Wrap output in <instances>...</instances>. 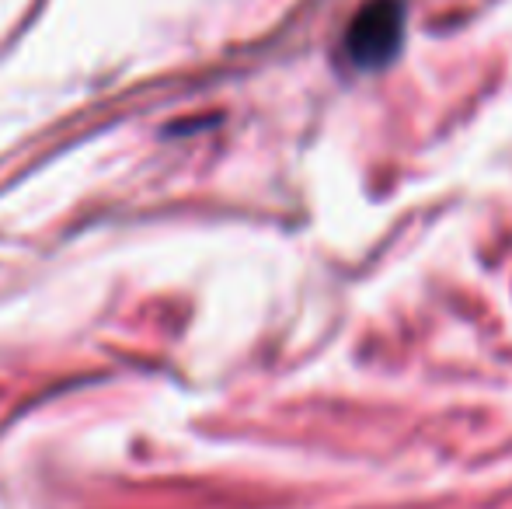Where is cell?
<instances>
[{
	"label": "cell",
	"mask_w": 512,
	"mask_h": 509,
	"mask_svg": "<svg viewBox=\"0 0 512 509\" xmlns=\"http://www.w3.org/2000/svg\"><path fill=\"white\" fill-rule=\"evenodd\" d=\"M401 35H405L401 0H373L352 18L349 35H345V56L363 70L384 67L398 53Z\"/></svg>",
	"instance_id": "obj_1"
}]
</instances>
